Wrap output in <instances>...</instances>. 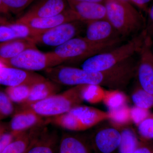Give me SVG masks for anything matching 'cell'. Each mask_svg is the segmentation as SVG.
I'll use <instances>...</instances> for the list:
<instances>
[{"mask_svg": "<svg viewBox=\"0 0 153 153\" xmlns=\"http://www.w3.org/2000/svg\"><path fill=\"white\" fill-rule=\"evenodd\" d=\"M137 64L131 58L113 68L102 71L59 65L45 71L48 79L60 85H96L123 90L136 74Z\"/></svg>", "mask_w": 153, "mask_h": 153, "instance_id": "6da1fadb", "label": "cell"}, {"mask_svg": "<svg viewBox=\"0 0 153 153\" xmlns=\"http://www.w3.org/2000/svg\"><path fill=\"white\" fill-rule=\"evenodd\" d=\"M147 36L145 30H143L126 44L87 58L81 68L87 71H102L113 68L139 53Z\"/></svg>", "mask_w": 153, "mask_h": 153, "instance_id": "7a4b0ae2", "label": "cell"}, {"mask_svg": "<svg viewBox=\"0 0 153 153\" xmlns=\"http://www.w3.org/2000/svg\"><path fill=\"white\" fill-rule=\"evenodd\" d=\"M106 19L121 37L132 36L144 29L146 20L143 15L126 0H105Z\"/></svg>", "mask_w": 153, "mask_h": 153, "instance_id": "3957f363", "label": "cell"}, {"mask_svg": "<svg viewBox=\"0 0 153 153\" xmlns=\"http://www.w3.org/2000/svg\"><path fill=\"white\" fill-rule=\"evenodd\" d=\"M123 38L104 42H91L84 37H76L55 47L52 51L62 63L86 60L98 53L108 51L120 45Z\"/></svg>", "mask_w": 153, "mask_h": 153, "instance_id": "277c9868", "label": "cell"}, {"mask_svg": "<svg viewBox=\"0 0 153 153\" xmlns=\"http://www.w3.org/2000/svg\"><path fill=\"white\" fill-rule=\"evenodd\" d=\"M83 86H73L62 93L57 94L26 107L30 108L43 117L63 114L81 105L84 101L82 96Z\"/></svg>", "mask_w": 153, "mask_h": 153, "instance_id": "5b68a950", "label": "cell"}, {"mask_svg": "<svg viewBox=\"0 0 153 153\" xmlns=\"http://www.w3.org/2000/svg\"><path fill=\"white\" fill-rule=\"evenodd\" d=\"M7 66L35 71L45 70L62 64L53 52L43 53L37 48H30L8 60L0 61Z\"/></svg>", "mask_w": 153, "mask_h": 153, "instance_id": "8992f818", "label": "cell"}, {"mask_svg": "<svg viewBox=\"0 0 153 153\" xmlns=\"http://www.w3.org/2000/svg\"><path fill=\"white\" fill-rule=\"evenodd\" d=\"M85 23L81 21L64 23L35 36V44L56 47L77 37L83 30Z\"/></svg>", "mask_w": 153, "mask_h": 153, "instance_id": "52a82bcc", "label": "cell"}, {"mask_svg": "<svg viewBox=\"0 0 153 153\" xmlns=\"http://www.w3.org/2000/svg\"><path fill=\"white\" fill-rule=\"evenodd\" d=\"M152 37L147 36L139 52L136 74L138 85L153 95V52Z\"/></svg>", "mask_w": 153, "mask_h": 153, "instance_id": "ba28073f", "label": "cell"}, {"mask_svg": "<svg viewBox=\"0 0 153 153\" xmlns=\"http://www.w3.org/2000/svg\"><path fill=\"white\" fill-rule=\"evenodd\" d=\"M47 79L35 71L8 66L0 61V85L7 87L20 85H33Z\"/></svg>", "mask_w": 153, "mask_h": 153, "instance_id": "9c48e42d", "label": "cell"}, {"mask_svg": "<svg viewBox=\"0 0 153 153\" xmlns=\"http://www.w3.org/2000/svg\"><path fill=\"white\" fill-rule=\"evenodd\" d=\"M90 137L95 153H114L120 145L121 132L110 124L97 129Z\"/></svg>", "mask_w": 153, "mask_h": 153, "instance_id": "30bf717a", "label": "cell"}, {"mask_svg": "<svg viewBox=\"0 0 153 153\" xmlns=\"http://www.w3.org/2000/svg\"><path fill=\"white\" fill-rule=\"evenodd\" d=\"M66 0H36L16 22L21 23L30 19L56 16L68 8Z\"/></svg>", "mask_w": 153, "mask_h": 153, "instance_id": "8fae6325", "label": "cell"}, {"mask_svg": "<svg viewBox=\"0 0 153 153\" xmlns=\"http://www.w3.org/2000/svg\"><path fill=\"white\" fill-rule=\"evenodd\" d=\"M43 117L29 107L23 108L16 112L10 124V133L14 137L30 129L45 124Z\"/></svg>", "mask_w": 153, "mask_h": 153, "instance_id": "7c38bea8", "label": "cell"}, {"mask_svg": "<svg viewBox=\"0 0 153 153\" xmlns=\"http://www.w3.org/2000/svg\"><path fill=\"white\" fill-rule=\"evenodd\" d=\"M80 21L76 12L68 8L60 14L53 16L37 18L21 22L33 30L43 32L55 27L64 23Z\"/></svg>", "mask_w": 153, "mask_h": 153, "instance_id": "4fadbf2b", "label": "cell"}, {"mask_svg": "<svg viewBox=\"0 0 153 153\" xmlns=\"http://www.w3.org/2000/svg\"><path fill=\"white\" fill-rule=\"evenodd\" d=\"M86 25L85 37L91 42L104 43L122 38L106 19L92 21Z\"/></svg>", "mask_w": 153, "mask_h": 153, "instance_id": "5bb4252c", "label": "cell"}, {"mask_svg": "<svg viewBox=\"0 0 153 153\" xmlns=\"http://www.w3.org/2000/svg\"><path fill=\"white\" fill-rule=\"evenodd\" d=\"M43 126L26 153H58L60 139L57 131L49 130Z\"/></svg>", "mask_w": 153, "mask_h": 153, "instance_id": "9a60e30c", "label": "cell"}, {"mask_svg": "<svg viewBox=\"0 0 153 153\" xmlns=\"http://www.w3.org/2000/svg\"><path fill=\"white\" fill-rule=\"evenodd\" d=\"M58 153H95L90 137L65 133L60 138Z\"/></svg>", "mask_w": 153, "mask_h": 153, "instance_id": "2e32d148", "label": "cell"}, {"mask_svg": "<svg viewBox=\"0 0 153 153\" xmlns=\"http://www.w3.org/2000/svg\"><path fill=\"white\" fill-rule=\"evenodd\" d=\"M69 8L76 12L80 21L86 23L106 19V9L102 3L91 2H67Z\"/></svg>", "mask_w": 153, "mask_h": 153, "instance_id": "e0dca14e", "label": "cell"}, {"mask_svg": "<svg viewBox=\"0 0 153 153\" xmlns=\"http://www.w3.org/2000/svg\"><path fill=\"white\" fill-rule=\"evenodd\" d=\"M69 112L76 118L83 131L91 128L104 121L108 120V112L92 107L81 105L75 107Z\"/></svg>", "mask_w": 153, "mask_h": 153, "instance_id": "ac0fdd59", "label": "cell"}, {"mask_svg": "<svg viewBox=\"0 0 153 153\" xmlns=\"http://www.w3.org/2000/svg\"><path fill=\"white\" fill-rule=\"evenodd\" d=\"M42 33L30 28L25 24L16 22L0 25V42L22 38L33 39Z\"/></svg>", "mask_w": 153, "mask_h": 153, "instance_id": "d6986e66", "label": "cell"}, {"mask_svg": "<svg viewBox=\"0 0 153 153\" xmlns=\"http://www.w3.org/2000/svg\"><path fill=\"white\" fill-rule=\"evenodd\" d=\"M61 88L60 84L47 79L45 81L32 85L30 95L27 101L22 105L26 107L52 95L57 94Z\"/></svg>", "mask_w": 153, "mask_h": 153, "instance_id": "ffe728a7", "label": "cell"}, {"mask_svg": "<svg viewBox=\"0 0 153 153\" xmlns=\"http://www.w3.org/2000/svg\"><path fill=\"white\" fill-rule=\"evenodd\" d=\"M36 48V44L29 38H22L0 42V61L16 57L24 50Z\"/></svg>", "mask_w": 153, "mask_h": 153, "instance_id": "44dd1931", "label": "cell"}, {"mask_svg": "<svg viewBox=\"0 0 153 153\" xmlns=\"http://www.w3.org/2000/svg\"><path fill=\"white\" fill-rule=\"evenodd\" d=\"M42 125L30 129L14 138L2 153H26Z\"/></svg>", "mask_w": 153, "mask_h": 153, "instance_id": "7402d4cb", "label": "cell"}, {"mask_svg": "<svg viewBox=\"0 0 153 153\" xmlns=\"http://www.w3.org/2000/svg\"><path fill=\"white\" fill-rule=\"evenodd\" d=\"M130 107L127 104L115 109L108 110L110 124L114 128L121 130L129 126L132 123L131 117Z\"/></svg>", "mask_w": 153, "mask_h": 153, "instance_id": "603a6c76", "label": "cell"}, {"mask_svg": "<svg viewBox=\"0 0 153 153\" xmlns=\"http://www.w3.org/2000/svg\"><path fill=\"white\" fill-rule=\"evenodd\" d=\"M45 121V124L51 123L69 131H83L82 126L74 115L68 111L63 114L49 117Z\"/></svg>", "mask_w": 153, "mask_h": 153, "instance_id": "cb8c5ba5", "label": "cell"}, {"mask_svg": "<svg viewBox=\"0 0 153 153\" xmlns=\"http://www.w3.org/2000/svg\"><path fill=\"white\" fill-rule=\"evenodd\" d=\"M128 97L122 90H105L102 102L108 110L115 109L127 104Z\"/></svg>", "mask_w": 153, "mask_h": 153, "instance_id": "d4e9b609", "label": "cell"}, {"mask_svg": "<svg viewBox=\"0 0 153 153\" xmlns=\"http://www.w3.org/2000/svg\"><path fill=\"white\" fill-rule=\"evenodd\" d=\"M32 85H20L7 87L5 92L13 102L23 105L30 95Z\"/></svg>", "mask_w": 153, "mask_h": 153, "instance_id": "484cf974", "label": "cell"}, {"mask_svg": "<svg viewBox=\"0 0 153 153\" xmlns=\"http://www.w3.org/2000/svg\"><path fill=\"white\" fill-rule=\"evenodd\" d=\"M131 98L135 106L149 110L153 107V95L138 85L133 91Z\"/></svg>", "mask_w": 153, "mask_h": 153, "instance_id": "4316f807", "label": "cell"}, {"mask_svg": "<svg viewBox=\"0 0 153 153\" xmlns=\"http://www.w3.org/2000/svg\"><path fill=\"white\" fill-rule=\"evenodd\" d=\"M105 90L99 85H84L82 90L83 100L91 104L102 102Z\"/></svg>", "mask_w": 153, "mask_h": 153, "instance_id": "83f0119b", "label": "cell"}, {"mask_svg": "<svg viewBox=\"0 0 153 153\" xmlns=\"http://www.w3.org/2000/svg\"><path fill=\"white\" fill-rule=\"evenodd\" d=\"M137 127L140 140L149 142L153 140V113H151Z\"/></svg>", "mask_w": 153, "mask_h": 153, "instance_id": "f1b7e54d", "label": "cell"}, {"mask_svg": "<svg viewBox=\"0 0 153 153\" xmlns=\"http://www.w3.org/2000/svg\"><path fill=\"white\" fill-rule=\"evenodd\" d=\"M9 12L18 14L30 6L36 0H1Z\"/></svg>", "mask_w": 153, "mask_h": 153, "instance_id": "f546056e", "label": "cell"}, {"mask_svg": "<svg viewBox=\"0 0 153 153\" xmlns=\"http://www.w3.org/2000/svg\"><path fill=\"white\" fill-rule=\"evenodd\" d=\"M14 111L13 102L5 92L0 91V119L11 115Z\"/></svg>", "mask_w": 153, "mask_h": 153, "instance_id": "4dcf8cb0", "label": "cell"}, {"mask_svg": "<svg viewBox=\"0 0 153 153\" xmlns=\"http://www.w3.org/2000/svg\"><path fill=\"white\" fill-rule=\"evenodd\" d=\"M138 144V142L134 137L126 135L122 138L118 150L119 153H134Z\"/></svg>", "mask_w": 153, "mask_h": 153, "instance_id": "1f68e13d", "label": "cell"}, {"mask_svg": "<svg viewBox=\"0 0 153 153\" xmlns=\"http://www.w3.org/2000/svg\"><path fill=\"white\" fill-rule=\"evenodd\" d=\"M131 117L132 123L137 126L150 114V110L135 106L131 107Z\"/></svg>", "mask_w": 153, "mask_h": 153, "instance_id": "d6a6232c", "label": "cell"}, {"mask_svg": "<svg viewBox=\"0 0 153 153\" xmlns=\"http://www.w3.org/2000/svg\"><path fill=\"white\" fill-rule=\"evenodd\" d=\"M147 19L146 21L144 30L147 35L152 37L153 35V4L148 9Z\"/></svg>", "mask_w": 153, "mask_h": 153, "instance_id": "836d02e7", "label": "cell"}, {"mask_svg": "<svg viewBox=\"0 0 153 153\" xmlns=\"http://www.w3.org/2000/svg\"><path fill=\"white\" fill-rule=\"evenodd\" d=\"M14 138L15 137L10 132L5 133L0 137V153L3 152Z\"/></svg>", "mask_w": 153, "mask_h": 153, "instance_id": "e575fe53", "label": "cell"}, {"mask_svg": "<svg viewBox=\"0 0 153 153\" xmlns=\"http://www.w3.org/2000/svg\"><path fill=\"white\" fill-rule=\"evenodd\" d=\"M134 153H153V146L150 144L149 142L140 141Z\"/></svg>", "mask_w": 153, "mask_h": 153, "instance_id": "d590c367", "label": "cell"}, {"mask_svg": "<svg viewBox=\"0 0 153 153\" xmlns=\"http://www.w3.org/2000/svg\"><path fill=\"white\" fill-rule=\"evenodd\" d=\"M152 0H129V1L133 3L139 8L147 13L148 4Z\"/></svg>", "mask_w": 153, "mask_h": 153, "instance_id": "8d00e7d4", "label": "cell"}, {"mask_svg": "<svg viewBox=\"0 0 153 153\" xmlns=\"http://www.w3.org/2000/svg\"><path fill=\"white\" fill-rule=\"evenodd\" d=\"M67 2H91L104 3L105 0H66Z\"/></svg>", "mask_w": 153, "mask_h": 153, "instance_id": "74e56055", "label": "cell"}, {"mask_svg": "<svg viewBox=\"0 0 153 153\" xmlns=\"http://www.w3.org/2000/svg\"><path fill=\"white\" fill-rule=\"evenodd\" d=\"M9 12L8 10L3 4L1 0H0V14H7Z\"/></svg>", "mask_w": 153, "mask_h": 153, "instance_id": "f35d334b", "label": "cell"}, {"mask_svg": "<svg viewBox=\"0 0 153 153\" xmlns=\"http://www.w3.org/2000/svg\"><path fill=\"white\" fill-rule=\"evenodd\" d=\"M7 127L6 125L5 124L0 123V137L2 135L7 132Z\"/></svg>", "mask_w": 153, "mask_h": 153, "instance_id": "ab89813d", "label": "cell"}, {"mask_svg": "<svg viewBox=\"0 0 153 153\" xmlns=\"http://www.w3.org/2000/svg\"><path fill=\"white\" fill-rule=\"evenodd\" d=\"M9 23H10V22L8 21L7 19L1 16L0 14V25H6Z\"/></svg>", "mask_w": 153, "mask_h": 153, "instance_id": "60d3db41", "label": "cell"}, {"mask_svg": "<svg viewBox=\"0 0 153 153\" xmlns=\"http://www.w3.org/2000/svg\"><path fill=\"white\" fill-rule=\"evenodd\" d=\"M126 1H129V0H126Z\"/></svg>", "mask_w": 153, "mask_h": 153, "instance_id": "b9f144b4", "label": "cell"}, {"mask_svg": "<svg viewBox=\"0 0 153 153\" xmlns=\"http://www.w3.org/2000/svg\"></svg>", "mask_w": 153, "mask_h": 153, "instance_id": "7bdbcfd3", "label": "cell"}]
</instances>
